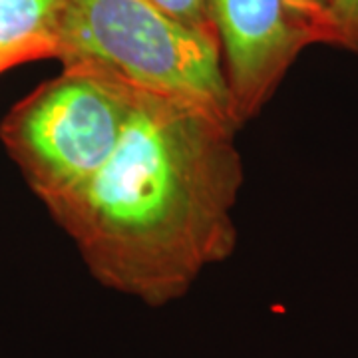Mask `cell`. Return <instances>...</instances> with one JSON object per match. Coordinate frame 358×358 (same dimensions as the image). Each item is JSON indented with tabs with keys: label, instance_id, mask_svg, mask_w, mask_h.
Here are the masks:
<instances>
[{
	"label": "cell",
	"instance_id": "cell-4",
	"mask_svg": "<svg viewBox=\"0 0 358 358\" xmlns=\"http://www.w3.org/2000/svg\"><path fill=\"white\" fill-rule=\"evenodd\" d=\"M217 30L231 114L237 128L275 96L299 54L313 42L285 0H207Z\"/></svg>",
	"mask_w": 358,
	"mask_h": 358
},
{
	"label": "cell",
	"instance_id": "cell-8",
	"mask_svg": "<svg viewBox=\"0 0 358 358\" xmlns=\"http://www.w3.org/2000/svg\"><path fill=\"white\" fill-rule=\"evenodd\" d=\"M152 2L157 4L171 18L179 20L181 24L189 26L193 30L219 42L207 0H152Z\"/></svg>",
	"mask_w": 358,
	"mask_h": 358
},
{
	"label": "cell",
	"instance_id": "cell-6",
	"mask_svg": "<svg viewBox=\"0 0 358 358\" xmlns=\"http://www.w3.org/2000/svg\"><path fill=\"white\" fill-rule=\"evenodd\" d=\"M293 22L313 44H329L331 0H285Z\"/></svg>",
	"mask_w": 358,
	"mask_h": 358
},
{
	"label": "cell",
	"instance_id": "cell-5",
	"mask_svg": "<svg viewBox=\"0 0 358 358\" xmlns=\"http://www.w3.org/2000/svg\"><path fill=\"white\" fill-rule=\"evenodd\" d=\"M72 0H0V74L54 58L58 32Z\"/></svg>",
	"mask_w": 358,
	"mask_h": 358
},
{
	"label": "cell",
	"instance_id": "cell-2",
	"mask_svg": "<svg viewBox=\"0 0 358 358\" xmlns=\"http://www.w3.org/2000/svg\"><path fill=\"white\" fill-rule=\"evenodd\" d=\"M54 58L68 70L192 103L235 124L217 40L152 0H72Z\"/></svg>",
	"mask_w": 358,
	"mask_h": 358
},
{
	"label": "cell",
	"instance_id": "cell-1",
	"mask_svg": "<svg viewBox=\"0 0 358 358\" xmlns=\"http://www.w3.org/2000/svg\"><path fill=\"white\" fill-rule=\"evenodd\" d=\"M237 129L203 108L136 92L110 162L50 211L96 281L166 307L235 253L245 181Z\"/></svg>",
	"mask_w": 358,
	"mask_h": 358
},
{
	"label": "cell",
	"instance_id": "cell-7",
	"mask_svg": "<svg viewBox=\"0 0 358 358\" xmlns=\"http://www.w3.org/2000/svg\"><path fill=\"white\" fill-rule=\"evenodd\" d=\"M329 44L358 56V0H331Z\"/></svg>",
	"mask_w": 358,
	"mask_h": 358
},
{
	"label": "cell",
	"instance_id": "cell-3",
	"mask_svg": "<svg viewBox=\"0 0 358 358\" xmlns=\"http://www.w3.org/2000/svg\"><path fill=\"white\" fill-rule=\"evenodd\" d=\"M134 108V90L62 68L4 115L0 140L52 211L110 162Z\"/></svg>",
	"mask_w": 358,
	"mask_h": 358
}]
</instances>
